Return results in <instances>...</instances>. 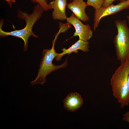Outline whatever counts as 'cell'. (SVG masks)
Instances as JSON below:
<instances>
[{"mask_svg": "<svg viewBox=\"0 0 129 129\" xmlns=\"http://www.w3.org/2000/svg\"><path fill=\"white\" fill-rule=\"evenodd\" d=\"M55 40L54 39L53 41L52 46L51 48L43 50L38 75L35 79L30 82L32 86L38 84L43 85L46 82L45 77L46 75L60 68H65L67 66V59L64 63L60 65H55L52 63L53 59L58 54L54 49Z\"/></svg>", "mask_w": 129, "mask_h": 129, "instance_id": "obj_3", "label": "cell"}, {"mask_svg": "<svg viewBox=\"0 0 129 129\" xmlns=\"http://www.w3.org/2000/svg\"><path fill=\"white\" fill-rule=\"evenodd\" d=\"M127 18L128 20V22L129 25V16L127 15Z\"/></svg>", "mask_w": 129, "mask_h": 129, "instance_id": "obj_16", "label": "cell"}, {"mask_svg": "<svg viewBox=\"0 0 129 129\" xmlns=\"http://www.w3.org/2000/svg\"><path fill=\"white\" fill-rule=\"evenodd\" d=\"M67 0H54L48 4L51 9H53L52 17L54 20L63 21L67 17L65 10Z\"/></svg>", "mask_w": 129, "mask_h": 129, "instance_id": "obj_8", "label": "cell"}, {"mask_svg": "<svg viewBox=\"0 0 129 129\" xmlns=\"http://www.w3.org/2000/svg\"><path fill=\"white\" fill-rule=\"evenodd\" d=\"M31 0L33 3H37L39 4L43 8L44 11H47L48 10L51 9L46 0Z\"/></svg>", "mask_w": 129, "mask_h": 129, "instance_id": "obj_12", "label": "cell"}, {"mask_svg": "<svg viewBox=\"0 0 129 129\" xmlns=\"http://www.w3.org/2000/svg\"><path fill=\"white\" fill-rule=\"evenodd\" d=\"M125 0H104L102 7H105L108 6L112 4L115 1H123Z\"/></svg>", "mask_w": 129, "mask_h": 129, "instance_id": "obj_13", "label": "cell"}, {"mask_svg": "<svg viewBox=\"0 0 129 129\" xmlns=\"http://www.w3.org/2000/svg\"><path fill=\"white\" fill-rule=\"evenodd\" d=\"M89 42L88 41H85L79 39L68 49H66L64 48L62 49L63 52L61 53L58 54L55 58V60L56 61H59L62 57L66 54H69L73 52L76 53L79 49L85 52H87L89 50Z\"/></svg>", "mask_w": 129, "mask_h": 129, "instance_id": "obj_10", "label": "cell"}, {"mask_svg": "<svg viewBox=\"0 0 129 129\" xmlns=\"http://www.w3.org/2000/svg\"><path fill=\"white\" fill-rule=\"evenodd\" d=\"M87 6L84 0H73L67 4V7L77 18L85 22L89 20V18L85 11Z\"/></svg>", "mask_w": 129, "mask_h": 129, "instance_id": "obj_7", "label": "cell"}, {"mask_svg": "<svg viewBox=\"0 0 129 129\" xmlns=\"http://www.w3.org/2000/svg\"><path fill=\"white\" fill-rule=\"evenodd\" d=\"M70 0L71 1H72L73 0Z\"/></svg>", "mask_w": 129, "mask_h": 129, "instance_id": "obj_18", "label": "cell"}, {"mask_svg": "<svg viewBox=\"0 0 129 129\" xmlns=\"http://www.w3.org/2000/svg\"><path fill=\"white\" fill-rule=\"evenodd\" d=\"M128 82L129 83V75L128 76Z\"/></svg>", "mask_w": 129, "mask_h": 129, "instance_id": "obj_17", "label": "cell"}, {"mask_svg": "<svg viewBox=\"0 0 129 129\" xmlns=\"http://www.w3.org/2000/svg\"><path fill=\"white\" fill-rule=\"evenodd\" d=\"M129 8V0H126L120 2L116 5L112 3L106 7H101L99 9L95 10L93 20L94 30L95 31L102 18L115 14L123 10Z\"/></svg>", "mask_w": 129, "mask_h": 129, "instance_id": "obj_5", "label": "cell"}, {"mask_svg": "<svg viewBox=\"0 0 129 129\" xmlns=\"http://www.w3.org/2000/svg\"><path fill=\"white\" fill-rule=\"evenodd\" d=\"M117 34L113 40L117 59L123 63L129 60V28L125 20L115 22Z\"/></svg>", "mask_w": 129, "mask_h": 129, "instance_id": "obj_4", "label": "cell"}, {"mask_svg": "<svg viewBox=\"0 0 129 129\" xmlns=\"http://www.w3.org/2000/svg\"><path fill=\"white\" fill-rule=\"evenodd\" d=\"M66 20L75 28V32L73 37L78 36L79 39L85 41H88L92 37L93 32L90 26L83 24L73 13L70 17H67Z\"/></svg>", "mask_w": 129, "mask_h": 129, "instance_id": "obj_6", "label": "cell"}, {"mask_svg": "<svg viewBox=\"0 0 129 129\" xmlns=\"http://www.w3.org/2000/svg\"><path fill=\"white\" fill-rule=\"evenodd\" d=\"M44 11L43 8L38 3H37L34 7L33 11L31 14L23 12L18 8L17 17L19 19L25 20V26L21 29L6 32L2 30L4 22L1 21L0 23V37L4 38L8 36H11L21 38L24 42L23 51H26L28 49V40L29 37L32 36L36 38H39L34 34L32 31V28L34 24L42 17Z\"/></svg>", "mask_w": 129, "mask_h": 129, "instance_id": "obj_1", "label": "cell"}, {"mask_svg": "<svg viewBox=\"0 0 129 129\" xmlns=\"http://www.w3.org/2000/svg\"><path fill=\"white\" fill-rule=\"evenodd\" d=\"M64 107L67 111L74 112L78 110L83 103L81 95L76 92L70 93L63 100Z\"/></svg>", "mask_w": 129, "mask_h": 129, "instance_id": "obj_9", "label": "cell"}, {"mask_svg": "<svg viewBox=\"0 0 129 129\" xmlns=\"http://www.w3.org/2000/svg\"><path fill=\"white\" fill-rule=\"evenodd\" d=\"M129 60L117 68L110 79L113 94L122 108L129 105Z\"/></svg>", "mask_w": 129, "mask_h": 129, "instance_id": "obj_2", "label": "cell"}, {"mask_svg": "<svg viewBox=\"0 0 129 129\" xmlns=\"http://www.w3.org/2000/svg\"><path fill=\"white\" fill-rule=\"evenodd\" d=\"M122 120L129 123V111L126 112L123 114Z\"/></svg>", "mask_w": 129, "mask_h": 129, "instance_id": "obj_14", "label": "cell"}, {"mask_svg": "<svg viewBox=\"0 0 129 129\" xmlns=\"http://www.w3.org/2000/svg\"><path fill=\"white\" fill-rule=\"evenodd\" d=\"M46 0L47 1V0Z\"/></svg>", "mask_w": 129, "mask_h": 129, "instance_id": "obj_19", "label": "cell"}, {"mask_svg": "<svg viewBox=\"0 0 129 129\" xmlns=\"http://www.w3.org/2000/svg\"><path fill=\"white\" fill-rule=\"evenodd\" d=\"M6 1L8 3L9 7L11 8L13 3L16 2V0H4Z\"/></svg>", "mask_w": 129, "mask_h": 129, "instance_id": "obj_15", "label": "cell"}, {"mask_svg": "<svg viewBox=\"0 0 129 129\" xmlns=\"http://www.w3.org/2000/svg\"><path fill=\"white\" fill-rule=\"evenodd\" d=\"M104 0H87L86 3L87 5L93 7L95 10L102 7Z\"/></svg>", "mask_w": 129, "mask_h": 129, "instance_id": "obj_11", "label": "cell"}]
</instances>
